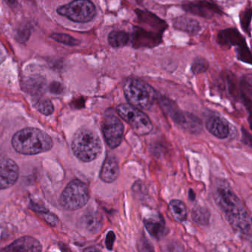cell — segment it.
Here are the masks:
<instances>
[{"label": "cell", "mask_w": 252, "mask_h": 252, "mask_svg": "<svg viewBox=\"0 0 252 252\" xmlns=\"http://www.w3.org/2000/svg\"><path fill=\"white\" fill-rule=\"evenodd\" d=\"M216 204L234 229L241 234H251V219L241 199L226 182H218L215 188Z\"/></svg>", "instance_id": "obj_1"}, {"label": "cell", "mask_w": 252, "mask_h": 252, "mask_svg": "<svg viewBox=\"0 0 252 252\" xmlns=\"http://www.w3.org/2000/svg\"><path fill=\"white\" fill-rule=\"evenodd\" d=\"M12 145L19 154L35 155L50 151L53 142L50 136L43 130L26 127L13 135Z\"/></svg>", "instance_id": "obj_2"}, {"label": "cell", "mask_w": 252, "mask_h": 252, "mask_svg": "<svg viewBox=\"0 0 252 252\" xmlns=\"http://www.w3.org/2000/svg\"><path fill=\"white\" fill-rule=\"evenodd\" d=\"M72 149L80 161L90 162L97 158L102 153V141L94 130L81 127L74 135Z\"/></svg>", "instance_id": "obj_3"}, {"label": "cell", "mask_w": 252, "mask_h": 252, "mask_svg": "<svg viewBox=\"0 0 252 252\" xmlns=\"http://www.w3.org/2000/svg\"><path fill=\"white\" fill-rule=\"evenodd\" d=\"M123 90L129 104L139 109H149L156 99V93L149 84L138 78H127Z\"/></svg>", "instance_id": "obj_4"}, {"label": "cell", "mask_w": 252, "mask_h": 252, "mask_svg": "<svg viewBox=\"0 0 252 252\" xmlns=\"http://www.w3.org/2000/svg\"><path fill=\"white\" fill-rule=\"evenodd\" d=\"M90 199L88 186L78 179L70 182L59 198L61 207L68 211L82 208Z\"/></svg>", "instance_id": "obj_5"}, {"label": "cell", "mask_w": 252, "mask_h": 252, "mask_svg": "<svg viewBox=\"0 0 252 252\" xmlns=\"http://www.w3.org/2000/svg\"><path fill=\"white\" fill-rule=\"evenodd\" d=\"M116 112L130 126L136 134L144 136L152 131L153 126L150 119L141 109L129 103H123L117 106Z\"/></svg>", "instance_id": "obj_6"}, {"label": "cell", "mask_w": 252, "mask_h": 252, "mask_svg": "<svg viewBox=\"0 0 252 252\" xmlns=\"http://www.w3.org/2000/svg\"><path fill=\"white\" fill-rule=\"evenodd\" d=\"M57 12L73 22L85 23L95 17L96 8L90 0H74L58 7Z\"/></svg>", "instance_id": "obj_7"}, {"label": "cell", "mask_w": 252, "mask_h": 252, "mask_svg": "<svg viewBox=\"0 0 252 252\" xmlns=\"http://www.w3.org/2000/svg\"><path fill=\"white\" fill-rule=\"evenodd\" d=\"M124 126L119 119L112 114L105 116L102 124V132L108 146L116 148L121 145L124 135Z\"/></svg>", "instance_id": "obj_8"}, {"label": "cell", "mask_w": 252, "mask_h": 252, "mask_svg": "<svg viewBox=\"0 0 252 252\" xmlns=\"http://www.w3.org/2000/svg\"><path fill=\"white\" fill-rule=\"evenodd\" d=\"M19 177V167L8 158L0 159V190L7 189L15 185Z\"/></svg>", "instance_id": "obj_9"}, {"label": "cell", "mask_w": 252, "mask_h": 252, "mask_svg": "<svg viewBox=\"0 0 252 252\" xmlns=\"http://www.w3.org/2000/svg\"><path fill=\"white\" fill-rule=\"evenodd\" d=\"M146 230L151 236L156 240H161L165 236L167 229L165 220L159 213H152L144 219Z\"/></svg>", "instance_id": "obj_10"}, {"label": "cell", "mask_w": 252, "mask_h": 252, "mask_svg": "<svg viewBox=\"0 0 252 252\" xmlns=\"http://www.w3.org/2000/svg\"><path fill=\"white\" fill-rule=\"evenodd\" d=\"M39 241L31 236L22 237L3 249L1 252H41Z\"/></svg>", "instance_id": "obj_11"}, {"label": "cell", "mask_w": 252, "mask_h": 252, "mask_svg": "<svg viewBox=\"0 0 252 252\" xmlns=\"http://www.w3.org/2000/svg\"><path fill=\"white\" fill-rule=\"evenodd\" d=\"M206 126L210 133L219 139H226L229 136V123L220 115H211L207 119Z\"/></svg>", "instance_id": "obj_12"}, {"label": "cell", "mask_w": 252, "mask_h": 252, "mask_svg": "<svg viewBox=\"0 0 252 252\" xmlns=\"http://www.w3.org/2000/svg\"><path fill=\"white\" fill-rule=\"evenodd\" d=\"M119 175V165L115 156L108 155L101 170L100 178L105 183L115 182Z\"/></svg>", "instance_id": "obj_13"}, {"label": "cell", "mask_w": 252, "mask_h": 252, "mask_svg": "<svg viewBox=\"0 0 252 252\" xmlns=\"http://www.w3.org/2000/svg\"><path fill=\"white\" fill-rule=\"evenodd\" d=\"M24 90L33 96H40L45 93L47 89L46 80L40 75H32L24 80Z\"/></svg>", "instance_id": "obj_14"}, {"label": "cell", "mask_w": 252, "mask_h": 252, "mask_svg": "<svg viewBox=\"0 0 252 252\" xmlns=\"http://www.w3.org/2000/svg\"><path fill=\"white\" fill-rule=\"evenodd\" d=\"M81 227L92 233H96L100 230L102 227V220L97 214L89 213L81 218L80 221Z\"/></svg>", "instance_id": "obj_15"}, {"label": "cell", "mask_w": 252, "mask_h": 252, "mask_svg": "<svg viewBox=\"0 0 252 252\" xmlns=\"http://www.w3.org/2000/svg\"><path fill=\"white\" fill-rule=\"evenodd\" d=\"M170 213L178 222L184 221L187 217V209L184 203L180 200H172L169 205Z\"/></svg>", "instance_id": "obj_16"}, {"label": "cell", "mask_w": 252, "mask_h": 252, "mask_svg": "<svg viewBox=\"0 0 252 252\" xmlns=\"http://www.w3.org/2000/svg\"><path fill=\"white\" fill-rule=\"evenodd\" d=\"M222 41H226L232 45H238L240 48L247 47L245 40L242 35L235 29H228L223 31L221 35Z\"/></svg>", "instance_id": "obj_17"}, {"label": "cell", "mask_w": 252, "mask_h": 252, "mask_svg": "<svg viewBox=\"0 0 252 252\" xmlns=\"http://www.w3.org/2000/svg\"><path fill=\"white\" fill-rule=\"evenodd\" d=\"M175 27L178 29L186 31L189 33H195L200 30V25L195 19L189 18H179L175 21Z\"/></svg>", "instance_id": "obj_18"}, {"label": "cell", "mask_w": 252, "mask_h": 252, "mask_svg": "<svg viewBox=\"0 0 252 252\" xmlns=\"http://www.w3.org/2000/svg\"><path fill=\"white\" fill-rule=\"evenodd\" d=\"M129 35L125 31H113L108 35L109 45L115 48L122 47L128 43Z\"/></svg>", "instance_id": "obj_19"}, {"label": "cell", "mask_w": 252, "mask_h": 252, "mask_svg": "<svg viewBox=\"0 0 252 252\" xmlns=\"http://www.w3.org/2000/svg\"><path fill=\"white\" fill-rule=\"evenodd\" d=\"M188 9L192 13L203 16H210L213 13H216L217 9L212 4L207 2H199L198 4H192L187 6Z\"/></svg>", "instance_id": "obj_20"}, {"label": "cell", "mask_w": 252, "mask_h": 252, "mask_svg": "<svg viewBox=\"0 0 252 252\" xmlns=\"http://www.w3.org/2000/svg\"><path fill=\"white\" fill-rule=\"evenodd\" d=\"M210 213L207 208L197 206L192 211V219L195 223L200 225H207L210 222Z\"/></svg>", "instance_id": "obj_21"}, {"label": "cell", "mask_w": 252, "mask_h": 252, "mask_svg": "<svg viewBox=\"0 0 252 252\" xmlns=\"http://www.w3.org/2000/svg\"><path fill=\"white\" fill-rule=\"evenodd\" d=\"M35 107L40 113L44 115H52L54 111V106L52 102L46 98H40L37 100Z\"/></svg>", "instance_id": "obj_22"}, {"label": "cell", "mask_w": 252, "mask_h": 252, "mask_svg": "<svg viewBox=\"0 0 252 252\" xmlns=\"http://www.w3.org/2000/svg\"><path fill=\"white\" fill-rule=\"evenodd\" d=\"M50 37L57 42L62 43V44L68 46H76L79 44L78 40L75 39L73 37L71 36L68 34L53 33L50 35Z\"/></svg>", "instance_id": "obj_23"}, {"label": "cell", "mask_w": 252, "mask_h": 252, "mask_svg": "<svg viewBox=\"0 0 252 252\" xmlns=\"http://www.w3.org/2000/svg\"><path fill=\"white\" fill-rule=\"evenodd\" d=\"M139 252H155L153 246L145 236H142L138 241Z\"/></svg>", "instance_id": "obj_24"}, {"label": "cell", "mask_w": 252, "mask_h": 252, "mask_svg": "<svg viewBox=\"0 0 252 252\" xmlns=\"http://www.w3.org/2000/svg\"><path fill=\"white\" fill-rule=\"evenodd\" d=\"M207 63L204 59H199L195 61L193 65H192V71L195 73H200L201 72H204L207 69Z\"/></svg>", "instance_id": "obj_25"}, {"label": "cell", "mask_w": 252, "mask_h": 252, "mask_svg": "<svg viewBox=\"0 0 252 252\" xmlns=\"http://www.w3.org/2000/svg\"><path fill=\"white\" fill-rule=\"evenodd\" d=\"M115 241V235L113 232L110 231L108 232V235L106 236V239H105V245H106L108 250H112V247H113L114 242Z\"/></svg>", "instance_id": "obj_26"}, {"label": "cell", "mask_w": 252, "mask_h": 252, "mask_svg": "<svg viewBox=\"0 0 252 252\" xmlns=\"http://www.w3.org/2000/svg\"><path fill=\"white\" fill-rule=\"evenodd\" d=\"M49 90L53 94H59L63 91V86L60 83L53 82L50 84Z\"/></svg>", "instance_id": "obj_27"}, {"label": "cell", "mask_w": 252, "mask_h": 252, "mask_svg": "<svg viewBox=\"0 0 252 252\" xmlns=\"http://www.w3.org/2000/svg\"><path fill=\"white\" fill-rule=\"evenodd\" d=\"M41 215L44 216V219H45L46 221H47L49 224H51L53 225V226H54V225H56V223H57L58 219L55 215L50 214L49 212Z\"/></svg>", "instance_id": "obj_28"}, {"label": "cell", "mask_w": 252, "mask_h": 252, "mask_svg": "<svg viewBox=\"0 0 252 252\" xmlns=\"http://www.w3.org/2000/svg\"><path fill=\"white\" fill-rule=\"evenodd\" d=\"M244 19H245V20H242L243 22V25L244 24H245L246 26L244 27V28H248L249 25H250V22H248L247 21V19H251V10H247V12H246L245 16H244Z\"/></svg>", "instance_id": "obj_29"}, {"label": "cell", "mask_w": 252, "mask_h": 252, "mask_svg": "<svg viewBox=\"0 0 252 252\" xmlns=\"http://www.w3.org/2000/svg\"><path fill=\"white\" fill-rule=\"evenodd\" d=\"M83 252H101L96 247H88V248L85 249Z\"/></svg>", "instance_id": "obj_30"}, {"label": "cell", "mask_w": 252, "mask_h": 252, "mask_svg": "<svg viewBox=\"0 0 252 252\" xmlns=\"http://www.w3.org/2000/svg\"><path fill=\"white\" fill-rule=\"evenodd\" d=\"M189 198H190V199L192 200V201L195 200V192H194L192 189H190V191H189Z\"/></svg>", "instance_id": "obj_31"}, {"label": "cell", "mask_w": 252, "mask_h": 252, "mask_svg": "<svg viewBox=\"0 0 252 252\" xmlns=\"http://www.w3.org/2000/svg\"><path fill=\"white\" fill-rule=\"evenodd\" d=\"M4 60V56L2 54V53H1V50H0V63H1V62H3V61Z\"/></svg>", "instance_id": "obj_32"}]
</instances>
